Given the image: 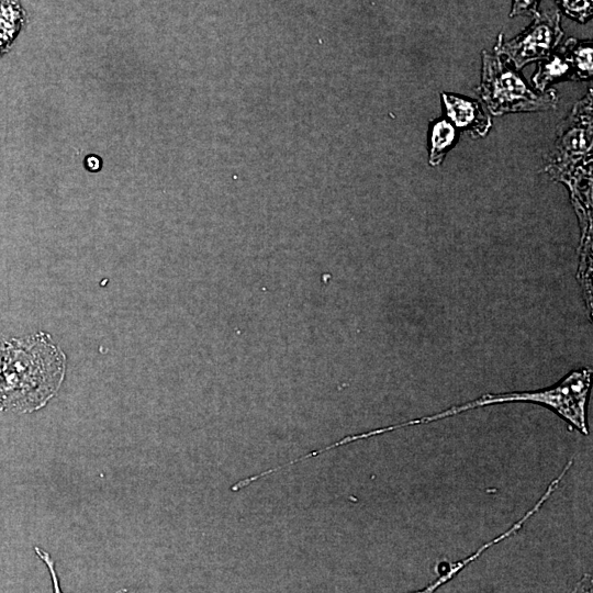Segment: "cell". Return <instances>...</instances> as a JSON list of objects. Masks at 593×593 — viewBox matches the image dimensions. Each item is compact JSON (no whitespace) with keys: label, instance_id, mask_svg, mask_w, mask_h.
<instances>
[{"label":"cell","instance_id":"1","mask_svg":"<svg viewBox=\"0 0 593 593\" xmlns=\"http://www.w3.org/2000/svg\"><path fill=\"white\" fill-rule=\"evenodd\" d=\"M591 368L574 369L556 384L546 389L495 394L486 393L478 399L451 406L433 415L360 433V437L366 439L407 426L428 424L473 409L511 402H530L547 406L579 432L589 435L588 401L591 391Z\"/></svg>","mask_w":593,"mask_h":593},{"label":"cell","instance_id":"2","mask_svg":"<svg viewBox=\"0 0 593 593\" xmlns=\"http://www.w3.org/2000/svg\"><path fill=\"white\" fill-rule=\"evenodd\" d=\"M591 149H592V90L581 101H579L572 112L563 120L557 128V139L555 148L550 153V161L547 165L548 172L567 183L570 188L573 201L578 199L575 208L580 209V214H588L591 202L585 200L581 193L585 190L580 182L591 181Z\"/></svg>","mask_w":593,"mask_h":593},{"label":"cell","instance_id":"3","mask_svg":"<svg viewBox=\"0 0 593 593\" xmlns=\"http://www.w3.org/2000/svg\"><path fill=\"white\" fill-rule=\"evenodd\" d=\"M475 91L494 115L547 111L555 109L558 103L555 90L538 91L533 88L516 68L495 52L482 51L481 82Z\"/></svg>","mask_w":593,"mask_h":593},{"label":"cell","instance_id":"4","mask_svg":"<svg viewBox=\"0 0 593 593\" xmlns=\"http://www.w3.org/2000/svg\"><path fill=\"white\" fill-rule=\"evenodd\" d=\"M37 344L31 339L4 344L0 365V411L26 412L44 400Z\"/></svg>","mask_w":593,"mask_h":593},{"label":"cell","instance_id":"5","mask_svg":"<svg viewBox=\"0 0 593 593\" xmlns=\"http://www.w3.org/2000/svg\"><path fill=\"white\" fill-rule=\"evenodd\" d=\"M563 32L558 10L538 13L521 34L508 42L499 35L494 52L506 56L517 70L529 63L549 57L560 43Z\"/></svg>","mask_w":593,"mask_h":593},{"label":"cell","instance_id":"6","mask_svg":"<svg viewBox=\"0 0 593 593\" xmlns=\"http://www.w3.org/2000/svg\"><path fill=\"white\" fill-rule=\"evenodd\" d=\"M441 101L447 120L458 130L467 131L471 136L483 137L492 126V120L482 105L462 96L441 93Z\"/></svg>","mask_w":593,"mask_h":593},{"label":"cell","instance_id":"7","mask_svg":"<svg viewBox=\"0 0 593 593\" xmlns=\"http://www.w3.org/2000/svg\"><path fill=\"white\" fill-rule=\"evenodd\" d=\"M573 463V460H569L566 466H564V469L562 470V472L555 479L550 482V484L548 485L546 492L542 494V496L538 500V502L534 505L533 508H530L518 522H516L513 526L510 527V529H507L505 533H503L502 535H500L499 537L492 539L491 541L486 542L485 545H483L481 548H479L473 555L467 557L466 559L463 560H460V561H457L455 563H450L448 566V570L447 572H445L443 575H440L435 582H433L432 584H429L428 586H426L424 590H422L421 592H434L436 589H438L440 585H443L444 583L448 582L449 580H451L459 571H461L466 566H468L469 563H471L473 560L478 559L483 551H485L488 548H490L491 546H493L494 544L499 542V541H502L503 539L507 538L508 536H511L512 534H514L515 532H517L522 525L533 515L535 514L539 507L546 502V500L552 494V492L556 490V488L558 486L559 482L561 481V479L563 478V475L566 474V472L570 469V467L572 466Z\"/></svg>","mask_w":593,"mask_h":593},{"label":"cell","instance_id":"8","mask_svg":"<svg viewBox=\"0 0 593 593\" xmlns=\"http://www.w3.org/2000/svg\"><path fill=\"white\" fill-rule=\"evenodd\" d=\"M534 88L545 91L550 85L562 80H575L574 71L566 46L540 60L538 70L533 78Z\"/></svg>","mask_w":593,"mask_h":593},{"label":"cell","instance_id":"9","mask_svg":"<svg viewBox=\"0 0 593 593\" xmlns=\"http://www.w3.org/2000/svg\"><path fill=\"white\" fill-rule=\"evenodd\" d=\"M457 141V128L447 119H437L429 123L428 164L433 167L439 166Z\"/></svg>","mask_w":593,"mask_h":593},{"label":"cell","instance_id":"10","mask_svg":"<svg viewBox=\"0 0 593 593\" xmlns=\"http://www.w3.org/2000/svg\"><path fill=\"white\" fill-rule=\"evenodd\" d=\"M27 22L20 0H0V35L14 42Z\"/></svg>","mask_w":593,"mask_h":593},{"label":"cell","instance_id":"11","mask_svg":"<svg viewBox=\"0 0 593 593\" xmlns=\"http://www.w3.org/2000/svg\"><path fill=\"white\" fill-rule=\"evenodd\" d=\"M564 46L570 58L575 80H584L592 77V42H578L575 38H569Z\"/></svg>","mask_w":593,"mask_h":593},{"label":"cell","instance_id":"12","mask_svg":"<svg viewBox=\"0 0 593 593\" xmlns=\"http://www.w3.org/2000/svg\"><path fill=\"white\" fill-rule=\"evenodd\" d=\"M562 13L580 22H586L593 13V0H557Z\"/></svg>","mask_w":593,"mask_h":593},{"label":"cell","instance_id":"13","mask_svg":"<svg viewBox=\"0 0 593 593\" xmlns=\"http://www.w3.org/2000/svg\"><path fill=\"white\" fill-rule=\"evenodd\" d=\"M540 0H512L511 16L515 15H532L535 16L539 13Z\"/></svg>","mask_w":593,"mask_h":593},{"label":"cell","instance_id":"14","mask_svg":"<svg viewBox=\"0 0 593 593\" xmlns=\"http://www.w3.org/2000/svg\"><path fill=\"white\" fill-rule=\"evenodd\" d=\"M100 158L96 155H90L86 158V167L92 171H97L100 168Z\"/></svg>","mask_w":593,"mask_h":593},{"label":"cell","instance_id":"15","mask_svg":"<svg viewBox=\"0 0 593 593\" xmlns=\"http://www.w3.org/2000/svg\"><path fill=\"white\" fill-rule=\"evenodd\" d=\"M12 43L13 42L8 40L7 37L0 35V57L10 49Z\"/></svg>","mask_w":593,"mask_h":593},{"label":"cell","instance_id":"16","mask_svg":"<svg viewBox=\"0 0 593 593\" xmlns=\"http://www.w3.org/2000/svg\"><path fill=\"white\" fill-rule=\"evenodd\" d=\"M3 348H4V343L0 338V365H1V360H2Z\"/></svg>","mask_w":593,"mask_h":593}]
</instances>
